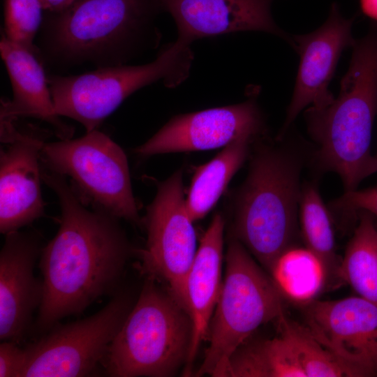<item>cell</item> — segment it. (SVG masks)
<instances>
[{
	"label": "cell",
	"instance_id": "1",
	"mask_svg": "<svg viewBox=\"0 0 377 377\" xmlns=\"http://www.w3.org/2000/svg\"><path fill=\"white\" fill-rule=\"evenodd\" d=\"M41 168L61 208L58 231L40 255L43 293L36 325L45 332L115 292L133 249L119 219L89 209L65 176Z\"/></svg>",
	"mask_w": 377,
	"mask_h": 377
},
{
	"label": "cell",
	"instance_id": "2",
	"mask_svg": "<svg viewBox=\"0 0 377 377\" xmlns=\"http://www.w3.org/2000/svg\"><path fill=\"white\" fill-rule=\"evenodd\" d=\"M351 48L338 96L323 108L310 106L304 112L308 133L317 145L316 165L337 173L345 191L357 189L377 172V157L370 149L377 116V24Z\"/></svg>",
	"mask_w": 377,
	"mask_h": 377
},
{
	"label": "cell",
	"instance_id": "3",
	"mask_svg": "<svg viewBox=\"0 0 377 377\" xmlns=\"http://www.w3.org/2000/svg\"><path fill=\"white\" fill-rule=\"evenodd\" d=\"M161 11L158 0H75L62 11H45L38 55L60 68L124 65L154 38Z\"/></svg>",
	"mask_w": 377,
	"mask_h": 377
},
{
	"label": "cell",
	"instance_id": "4",
	"mask_svg": "<svg viewBox=\"0 0 377 377\" xmlns=\"http://www.w3.org/2000/svg\"><path fill=\"white\" fill-rule=\"evenodd\" d=\"M260 138L253 144L247 177L235 197L232 230L267 272L297 232L303 161L290 146Z\"/></svg>",
	"mask_w": 377,
	"mask_h": 377
},
{
	"label": "cell",
	"instance_id": "5",
	"mask_svg": "<svg viewBox=\"0 0 377 377\" xmlns=\"http://www.w3.org/2000/svg\"><path fill=\"white\" fill-rule=\"evenodd\" d=\"M103 361L112 377H170L186 363L192 337L187 311L147 278Z\"/></svg>",
	"mask_w": 377,
	"mask_h": 377
},
{
	"label": "cell",
	"instance_id": "6",
	"mask_svg": "<svg viewBox=\"0 0 377 377\" xmlns=\"http://www.w3.org/2000/svg\"><path fill=\"white\" fill-rule=\"evenodd\" d=\"M284 300L269 275L232 237L226 256V272L209 327V341L195 376L226 377L237 348L262 325L276 320Z\"/></svg>",
	"mask_w": 377,
	"mask_h": 377
},
{
	"label": "cell",
	"instance_id": "7",
	"mask_svg": "<svg viewBox=\"0 0 377 377\" xmlns=\"http://www.w3.org/2000/svg\"><path fill=\"white\" fill-rule=\"evenodd\" d=\"M190 45L177 40L146 64L99 67L80 75L47 76L56 112L81 124L86 133L98 129L130 95L162 80L177 87L188 75Z\"/></svg>",
	"mask_w": 377,
	"mask_h": 377
},
{
	"label": "cell",
	"instance_id": "8",
	"mask_svg": "<svg viewBox=\"0 0 377 377\" xmlns=\"http://www.w3.org/2000/svg\"><path fill=\"white\" fill-rule=\"evenodd\" d=\"M41 166L69 177L86 206L140 225L126 156L109 136L93 130L78 138L45 142Z\"/></svg>",
	"mask_w": 377,
	"mask_h": 377
},
{
	"label": "cell",
	"instance_id": "9",
	"mask_svg": "<svg viewBox=\"0 0 377 377\" xmlns=\"http://www.w3.org/2000/svg\"><path fill=\"white\" fill-rule=\"evenodd\" d=\"M133 304L128 294L119 291L96 313L54 325L24 348L26 360L20 377H82L98 374Z\"/></svg>",
	"mask_w": 377,
	"mask_h": 377
},
{
	"label": "cell",
	"instance_id": "10",
	"mask_svg": "<svg viewBox=\"0 0 377 377\" xmlns=\"http://www.w3.org/2000/svg\"><path fill=\"white\" fill-rule=\"evenodd\" d=\"M193 223L186 209L179 170L158 184L156 196L147 208V238L139 254L143 274L164 282L186 311V279L197 251Z\"/></svg>",
	"mask_w": 377,
	"mask_h": 377
},
{
	"label": "cell",
	"instance_id": "11",
	"mask_svg": "<svg viewBox=\"0 0 377 377\" xmlns=\"http://www.w3.org/2000/svg\"><path fill=\"white\" fill-rule=\"evenodd\" d=\"M258 93L253 88L242 103L175 116L133 151L138 156L149 157L213 149L244 136L262 137L266 126L256 101Z\"/></svg>",
	"mask_w": 377,
	"mask_h": 377
},
{
	"label": "cell",
	"instance_id": "12",
	"mask_svg": "<svg viewBox=\"0 0 377 377\" xmlns=\"http://www.w3.org/2000/svg\"><path fill=\"white\" fill-rule=\"evenodd\" d=\"M312 335L357 377L377 376V304L358 295L300 307Z\"/></svg>",
	"mask_w": 377,
	"mask_h": 377
},
{
	"label": "cell",
	"instance_id": "13",
	"mask_svg": "<svg viewBox=\"0 0 377 377\" xmlns=\"http://www.w3.org/2000/svg\"><path fill=\"white\" fill-rule=\"evenodd\" d=\"M355 17L346 18L337 3L330 7L325 22L317 29L292 35L293 47L300 64L291 101L277 140L281 139L298 114L307 106L323 108L334 100L329 89L341 53L352 47Z\"/></svg>",
	"mask_w": 377,
	"mask_h": 377
},
{
	"label": "cell",
	"instance_id": "14",
	"mask_svg": "<svg viewBox=\"0 0 377 377\" xmlns=\"http://www.w3.org/2000/svg\"><path fill=\"white\" fill-rule=\"evenodd\" d=\"M0 232L29 226L45 213L41 192L43 135L13 127L1 131Z\"/></svg>",
	"mask_w": 377,
	"mask_h": 377
},
{
	"label": "cell",
	"instance_id": "15",
	"mask_svg": "<svg viewBox=\"0 0 377 377\" xmlns=\"http://www.w3.org/2000/svg\"><path fill=\"white\" fill-rule=\"evenodd\" d=\"M41 240L31 231L6 235L0 252V339L18 344L30 327L33 314L40 307L43 280L34 274L40 255Z\"/></svg>",
	"mask_w": 377,
	"mask_h": 377
},
{
	"label": "cell",
	"instance_id": "16",
	"mask_svg": "<svg viewBox=\"0 0 377 377\" xmlns=\"http://www.w3.org/2000/svg\"><path fill=\"white\" fill-rule=\"evenodd\" d=\"M275 0H158L162 11L174 19L177 40L187 44L202 38L239 31H262L293 47L292 35L281 29L272 14Z\"/></svg>",
	"mask_w": 377,
	"mask_h": 377
},
{
	"label": "cell",
	"instance_id": "17",
	"mask_svg": "<svg viewBox=\"0 0 377 377\" xmlns=\"http://www.w3.org/2000/svg\"><path fill=\"white\" fill-rule=\"evenodd\" d=\"M0 52L13 90L11 99H1V126L14 124L19 117H34L49 124L60 140L71 138L74 128L55 111L38 52L10 42L1 34Z\"/></svg>",
	"mask_w": 377,
	"mask_h": 377
},
{
	"label": "cell",
	"instance_id": "18",
	"mask_svg": "<svg viewBox=\"0 0 377 377\" xmlns=\"http://www.w3.org/2000/svg\"><path fill=\"white\" fill-rule=\"evenodd\" d=\"M224 226L222 214H215L201 239L186 279L185 293L192 322V337L183 371L184 376L193 374L194 362L202 343L207 340L221 293Z\"/></svg>",
	"mask_w": 377,
	"mask_h": 377
},
{
	"label": "cell",
	"instance_id": "19",
	"mask_svg": "<svg viewBox=\"0 0 377 377\" xmlns=\"http://www.w3.org/2000/svg\"><path fill=\"white\" fill-rule=\"evenodd\" d=\"M267 272L283 300L298 307L317 300L331 281L325 263L306 246L285 249Z\"/></svg>",
	"mask_w": 377,
	"mask_h": 377
},
{
	"label": "cell",
	"instance_id": "20",
	"mask_svg": "<svg viewBox=\"0 0 377 377\" xmlns=\"http://www.w3.org/2000/svg\"><path fill=\"white\" fill-rule=\"evenodd\" d=\"M258 138H239L225 146L209 162L197 168L186 198V209L193 222L202 219L214 207L234 175L251 154L253 143Z\"/></svg>",
	"mask_w": 377,
	"mask_h": 377
},
{
	"label": "cell",
	"instance_id": "21",
	"mask_svg": "<svg viewBox=\"0 0 377 377\" xmlns=\"http://www.w3.org/2000/svg\"><path fill=\"white\" fill-rule=\"evenodd\" d=\"M339 281L377 304V218L359 212L357 224L341 258Z\"/></svg>",
	"mask_w": 377,
	"mask_h": 377
},
{
	"label": "cell",
	"instance_id": "22",
	"mask_svg": "<svg viewBox=\"0 0 377 377\" xmlns=\"http://www.w3.org/2000/svg\"><path fill=\"white\" fill-rule=\"evenodd\" d=\"M226 377H305L288 339L279 332L273 338L251 339L231 356Z\"/></svg>",
	"mask_w": 377,
	"mask_h": 377
},
{
	"label": "cell",
	"instance_id": "23",
	"mask_svg": "<svg viewBox=\"0 0 377 377\" xmlns=\"http://www.w3.org/2000/svg\"><path fill=\"white\" fill-rule=\"evenodd\" d=\"M298 215L305 246L325 263L331 281L339 279L341 259L336 253L332 217L316 184L306 183L302 186Z\"/></svg>",
	"mask_w": 377,
	"mask_h": 377
},
{
	"label": "cell",
	"instance_id": "24",
	"mask_svg": "<svg viewBox=\"0 0 377 377\" xmlns=\"http://www.w3.org/2000/svg\"><path fill=\"white\" fill-rule=\"evenodd\" d=\"M278 330L291 343L305 377H353L356 374L323 346L304 325L285 313L276 320Z\"/></svg>",
	"mask_w": 377,
	"mask_h": 377
},
{
	"label": "cell",
	"instance_id": "25",
	"mask_svg": "<svg viewBox=\"0 0 377 377\" xmlns=\"http://www.w3.org/2000/svg\"><path fill=\"white\" fill-rule=\"evenodd\" d=\"M3 10L2 34L15 44L38 52L34 40L45 15L40 0H3Z\"/></svg>",
	"mask_w": 377,
	"mask_h": 377
},
{
	"label": "cell",
	"instance_id": "26",
	"mask_svg": "<svg viewBox=\"0 0 377 377\" xmlns=\"http://www.w3.org/2000/svg\"><path fill=\"white\" fill-rule=\"evenodd\" d=\"M330 210L335 214L357 221L359 212H369L377 218V185L362 190H352L331 201Z\"/></svg>",
	"mask_w": 377,
	"mask_h": 377
},
{
	"label": "cell",
	"instance_id": "27",
	"mask_svg": "<svg viewBox=\"0 0 377 377\" xmlns=\"http://www.w3.org/2000/svg\"><path fill=\"white\" fill-rule=\"evenodd\" d=\"M26 352L13 341L0 344V377H20L24 365Z\"/></svg>",
	"mask_w": 377,
	"mask_h": 377
},
{
	"label": "cell",
	"instance_id": "28",
	"mask_svg": "<svg viewBox=\"0 0 377 377\" xmlns=\"http://www.w3.org/2000/svg\"><path fill=\"white\" fill-rule=\"evenodd\" d=\"M75 0H40L45 12L57 13L71 6Z\"/></svg>",
	"mask_w": 377,
	"mask_h": 377
},
{
	"label": "cell",
	"instance_id": "29",
	"mask_svg": "<svg viewBox=\"0 0 377 377\" xmlns=\"http://www.w3.org/2000/svg\"><path fill=\"white\" fill-rule=\"evenodd\" d=\"M360 6L365 15L377 20V0H360Z\"/></svg>",
	"mask_w": 377,
	"mask_h": 377
}]
</instances>
